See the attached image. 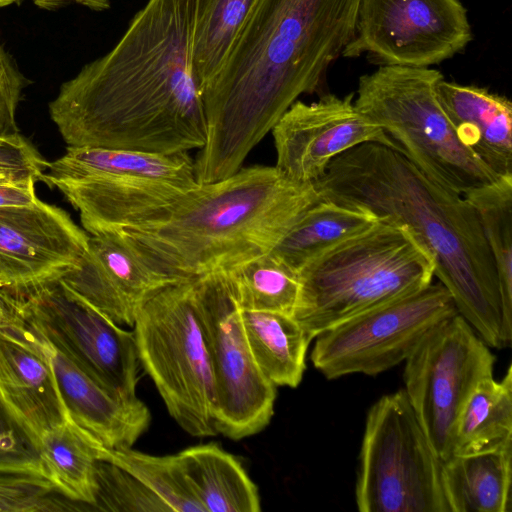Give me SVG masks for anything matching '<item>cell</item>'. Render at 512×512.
<instances>
[{
    "instance_id": "9",
    "label": "cell",
    "mask_w": 512,
    "mask_h": 512,
    "mask_svg": "<svg viewBox=\"0 0 512 512\" xmlns=\"http://www.w3.org/2000/svg\"><path fill=\"white\" fill-rule=\"evenodd\" d=\"M22 317L110 392L135 397L140 366L133 330L85 302L57 276L5 288Z\"/></svg>"
},
{
    "instance_id": "17",
    "label": "cell",
    "mask_w": 512,
    "mask_h": 512,
    "mask_svg": "<svg viewBox=\"0 0 512 512\" xmlns=\"http://www.w3.org/2000/svg\"><path fill=\"white\" fill-rule=\"evenodd\" d=\"M58 277L113 322L130 327L149 297L176 283L149 268L110 231L90 234L78 263Z\"/></svg>"
},
{
    "instance_id": "37",
    "label": "cell",
    "mask_w": 512,
    "mask_h": 512,
    "mask_svg": "<svg viewBox=\"0 0 512 512\" xmlns=\"http://www.w3.org/2000/svg\"><path fill=\"white\" fill-rule=\"evenodd\" d=\"M40 9L57 10L70 4H78L94 11H104L110 7V0H32Z\"/></svg>"
},
{
    "instance_id": "11",
    "label": "cell",
    "mask_w": 512,
    "mask_h": 512,
    "mask_svg": "<svg viewBox=\"0 0 512 512\" xmlns=\"http://www.w3.org/2000/svg\"><path fill=\"white\" fill-rule=\"evenodd\" d=\"M455 314L448 290L432 282L320 333L310 359L330 380L378 375L404 362L434 326Z\"/></svg>"
},
{
    "instance_id": "35",
    "label": "cell",
    "mask_w": 512,
    "mask_h": 512,
    "mask_svg": "<svg viewBox=\"0 0 512 512\" xmlns=\"http://www.w3.org/2000/svg\"><path fill=\"white\" fill-rule=\"evenodd\" d=\"M30 81L0 43V138L19 135L16 110L22 91Z\"/></svg>"
},
{
    "instance_id": "16",
    "label": "cell",
    "mask_w": 512,
    "mask_h": 512,
    "mask_svg": "<svg viewBox=\"0 0 512 512\" xmlns=\"http://www.w3.org/2000/svg\"><path fill=\"white\" fill-rule=\"evenodd\" d=\"M88 237L66 211L40 199L0 206V288L59 275L78 263Z\"/></svg>"
},
{
    "instance_id": "34",
    "label": "cell",
    "mask_w": 512,
    "mask_h": 512,
    "mask_svg": "<svg viewBox=\"0 0 512 512\" xmlns=\"http://www.w3.org/2000/svg\"><path fill=\"white\" fill-rule=\"evenodd\" d=\"M38 150L22 135L0 138V176L12 181H42L48 169Z\"/></svg>"
},
{
    "instance_id": "6",
    "label": "cell",
    "mask_w": 512,
    "mask_h": 512,
    "mask_svg": "<svg viewBox=\"0 0 512 512\" xmlns=\"http://www.w3.org/2000/svg\"><path fill=\"white\" fill-rule=\"evenodd\" d=\"M441 79L436 69L384 64L360 77L354 104L429 179L464 196L502 177L457 137L437 97Z\"/></svg>"
},
{
    "instance_id": "29",
    "label": "cell",
    "mask_w": 512,
    "mask_h": 512,
    "mask_svg": "<svg viewBox=\"0 0 512 512\" xmlns=\"http://www.w3.org/2000/svg\"><path fill=\"white\" fill-rule=\"evenodd\" d=\"M223 276L240 310L293 314L299 275L271 251L233 267Z\"/></svg>"
},
{
    "instance_id": "26",
    "label": "cell",
    "mask_w": 512,
    "mask_h": 512,
    "mask_svg": "<svg viewBox=\"0 0 512 512\" xmlns=\"http://www.w3.org/2000/svg\"><path fill=\"white\" fill-rule=\"evenodd\" d=\"M48 479L71 501L94 503V470L102 447L94 437L68 419L40 436Z\"/></svg>"
},
{
    "instance_id": "25",
    "label": "cell",
    "mask_w": 512,
    "mask_h": 512,
    "mask_svg": "<svg viewBox=\"0 0 512 512\" xmlns=\"http://www.w3.org/2000/svg\"><path fill=\"white\" fill-rule=\"evenodd\" d=\"M512 443V366L500 380L483 379L456 421L451 455L499 449ZM450 455V456H451Z\"/></svg>"
},
{
    "instance_id": "27",
    "label": "cell",
    "mask_w": 512,
    "mask_h": 512,
    "mask_svg": "<svg viewBox=\"0 0 512 512\" xmlns=\"http://www.w3.org/2000/svg\"><path fill=\"white\" fill-rule=\"evenodd\" d=\"M258 0H196L191 66L199 90L219 71Z\"/></svg>"
},
{
    "instance_id": "38",
    "label": "cell",
    "mask_w": 512,
    "mask_h": 512,
    "mask_svg": "<svg viewBox=\"0 0 512 512\" xmlns=\"http://www.w3.org/2000/svg\"><path fill=\"white\" fill-rule=\"evenodd\" d=\"M25 0H0V8L10 6L13 4H21Z\"/></svg>"
},
{
    "instance_id": "39",
    "label": "cell",
    "mask_w": 512,
    "mask_h": 512,
    "mask_svg": "<svg viewBox=\"0 0 512 512\" xmlns=\"http://www.w3.org/2000/svg\"><path fill=\"white\" fill-rule=\"evenodd\" d=\"M7 182H17V181H12V180H9L7 178H4V177L0 176V183H7Z\"/></svg>"
},
{
    "instance_id": "31",
    "label": "cell",
    "mask_w": 512,
    "mask_h": 512,
    "mask_svg": "<svg viewBox=\"0 0 512 512\" xmlns=\"http://www.w3.org/2000/svg\"><path fill=\"white\" fill-rule=\"evenodd\" d=\"M93 510L171 512L170 507L134 475L120 466L97 460Z\"/></svg>"
},
{
    "instance_id": "32",
    "label": "cell",
    "mask_w": 512,
    "mask_h": 512,
    "mask_svg": "<svg viewBox=\"0 0 512 512\" xmlns=\"http://www.w3.org/2000/svg\"><path fill=\"white\" fill-rule=\"evenodd\" d=\"M0 473L48 479L40 437L0 396Z\"/></svg>"
},
{
    "instance_id": "14",
    "label": "cell",
    "mask_w": 512,
    "mask_h": 512,
    "mask_svg": "<svg viewBox=\"0 0 512 512\" xmlns=\"http://www.w3.org/2000/svg\"><path fill=\"white\" fill-rule=\"evenodd\" d=\"M355 93L322 96L312 103L295 101L273 126L276 170L286 179L315 183L329 164L346 151L378 143L402 153L385 131L355 107Z\"/></svg>"
},
{
    "instance_id": "10",
    "label": "cell",
    "mask_w": 512,
    "mask_h": 512,
    "mask_svg": "<svg viewBox=\"0 0 512 512\" xmlns=\"http://www.w3.org/2000/svg\"><path fill=\"white\" fill-rule=\"evenodd\" d=\"M194 297L212 371L217 434L232 440L254 435L273 417L276 386L252 356L223 273L194 279Z\"/></svg>"
},
{
    "instance_id": "23",
    "label": "cell",
    "mask_w": 512,
    "mask_h": 512,
    "mask_svg": "<svg viewBox=\"0 0 512 512\" xmlns=\"http://www.w3.org/2000/svg\"><path fill=\"white\" fill-rule=\"evenodd\" d=\"M381 218L372 212L322 198L286 232L271 253L295 272Z\"/></svg>"
},
{
    "instance_id": "3",
    "label": "cell",
    "mask_w": 512,
    "mask_h": 512,
    "mask_svg": "<svg viewBox=\"0 0 512 512\" xmlns=\"http://www.w3.org/2000/svg\"><path fill=\"white\" fill-rule=\"evenodd\" d=\"M322 198L366 209L409 228L435 261L434 277L490 348L506 347L496 267L467 199L378 143L336 157L315 183Z\"/></svg>"
},
{
    "instance_id": "12",
    "label": "cell",
    "mask_w": 512,
    "mask_h": 512,
    "mask_svg": "<svg viewBox=\"0 0 512 512\" xmlns=\"http://www.w3.org/2000/svg\"><path fill=\"white\" fill-rule=\"evenodd\" d=\"M495 356L455 314L434 326L404 361V392L433 449L451 455L458 416L475 387L493 376Z\"/></svg>"
},
{
    "instance_id": "8",
    "label": "cell",
    "mask_w": 512,
    "mask_h": 512,
    "mask_svg": "<svg viewBox=\"0 0 512 512\" xmlns=\"http://www.w3.org/2000/svg\"><path fill=\"white\" fill-rule=\"evenodd\" d=\"M360 512H450L442 460L400 389L369 409L359 454Z\"/></svg>"
},
{
    "instance_id": "18",
    "label": "cell",
    "mask_w": 512,
    "mask_h": 512,
    "mask_svg": "<svg viewBox=\"0 0 512 512\" xmlns=\"http://www.w3.org/2000/svg\"><path fill=\"white\" fill-rule=\"evenodd\" d=\"M436 92L459 140L499 177H512V104L487 89L441 79Z\"/></svg>"
},
{
    "instance_id": "33",
    "label": "cell",
    "mask_w": 512,
    "mask_h": 512,
    "mask_svg": "<svg viewBox=\"0 0 512 512\" xmlns=\"http://www.w3.org/2000/svg\"><path fill=\"white\" fill-rule=\"evenodd\" d=\"M61 497L64 496L54 485L42 477L22 474L0 477V512L82 510L79 503Z\"/></svg>"
},
{
    "instance_id": "13",
    "label": "cell",
    "mask_w": 512,
    "mask_h": 512,
    "mask_svg": "<svg viewBox=\"0 0 512 512\" xmlns=\"http://www.w3.org/2000/svg\"><path fill=\"white\" fill-rule=\"evenodd\" d=\"M472 39L459 0H361L345 57L368 53L388 65L428 67L462 51Z\"/></svg>"
},
{
    "instance_id": "20",
    "label": "cell",
    "mask_w": 512,
    "mask_h": 512,
    "mask_svg": "<svg viewBox=\"0 0 512 512\" xmlns=\"http://www.w3.org/2000/svg\"><path fill=\"white\" fill-rule=\"evenodd\" d=\"M42 181L87 179L151 180L181 185L198 183L194 160L188 153L158 154L137 150L98 147H67L66 153L49 162Z\"/></svg>"
},
{
    "instance_id": "1",
    "label": "cell",
    "mask_w": 512,
    "mask_h": 512,
    "mask_svg": "<svg viewBox=\"0 0 512 512\" xmlns=\"http://www.w3.org/2000/svg\"><path fill=\"white\" fill-rule=\"evenodd\" d=\"M196 0H148L117 44L49 103L67 147L188 153L206 141L191 66Z\"/></svg>"
},
{
    "instance_id": "4",
    "label": "cell",
    "mask_w": 512,
    "mask_h": 512,
    "mask_svg": "<svg viewBox=\"0 0 512 512\" xmlns=\"http://www.w3.org/2000/svg\"><path fill=\"white\" fill-rule=\"evenodd\" d=\"M321 199L314 183L292 182L274 166L256 165L197 183L138 223L107 231L153 271L181 282L270 252Z\"/></svg>"
},
{
    "instance_id": "15",
    "label": "cell",
    "mask_w": 512,
    "mask_h": 512,
    "mask_svg": "<svg viewBox=\"0 0 512 512\" xmlns=\"http://www.w3.org/2000/svg\"><path fill=\"white\" fill-rule=\"evenodd\" d=\"M0 331L38 348L49 360L68 417L109 449L131 448L151 421L148 407L137 397L116 395L76 365L35 329L0 288Z\"/></svg>"
},
{
    "instance_id": "28",
    "label": "cell",
    "mask_w": 512,
    "mask_h": 512,
    "mask_svg": "<svg viewBox=\"0 0 512 512\" xmlns=\"http://www.w3.org/2000/svg\"><path fill=\"white\" fill-rule=\"evenodd\" d=\"M464 197L474 208L492 255L500 288L506 346L512 340V177L475 189Z\"/></svg>"
},
{
    "instance_id": "30",
    "label": "cell",
    "mask_w": 512,
    "mask_h": 512,
    "mask_svg": "<svg viewBox=\"0 0 512 512\" xmlns=\"http://www.w3.org/2000/svg\"><path fill=\"white\" fill-rule=\"evenodd\" d=\"M99 460L114 463L134 475L172 511L204 512L190 489L177 454L156 456L132 448L102 447Z\"/></svg>"
},
{
    "instance_id": "22",
    "label": "cell",
    "mask_w": 512,
    "mask_h": 512,
    "mask_svg": "<svg viewBox=\"0 0 512 512\" xmlns=\"http://www.w3.org/2000/svg\"><path fill=\"white\" fill-rule=\"evenodd\" d=\"M190 489L204 512H258L260 495L241 463L215 443L177 453Z\"/></svg>"
},
{
    "instance_id": "19",
    "label": "cell",
    "mask_w": 512,
    "mask_h": 512,
    "mask_svg": "<svg viewBox=\"0 0 512 512\" xmlns=\"http://www.w3.org/2000/svg\"><path fill=\"white\" fill-rule=\"evenodd\" d=\"M0 396L39 437L69 419L44 353L31 343L2 331Z\"/></svg>"
},
{
    "instance_id": "5",
    "label": "cell",
    "mask_w": 512,
    "mask_h": 512,
    "mask_svg": "<svg viewBox=\"0 0 512 512\" xmlns=\"http://www.w3.org/2000/svg\"><path fill=\"white\" fill-rule=\"evenodd\" d=\"M435 261L416 235L381 218L299 272L293 318L313 341L320 333L433 282Z\"/></svg>"
},
{
    "instance_id": "24",
    "label": "cell",
    "mask_w": 512,
    "mask_h": 512,
    "mask_svg": "<svg viewBox=\"0 0 512 512\" xmlns=\"http://www.w3.org/2000/svg\"><path fill=\"white\" fill-rule=\"evenodd\" d=\"M252 356L262 374L276 387L296 388L306 369L312 340L292 315L240 310Z\"/></svg>"
},
{
    "instance_id": "7",
    "label": "cell",
    "mask_w": 512,
    "mask_h": 512,
    "mask_svg": "<svg viewBox=\"0 0 512 512\" xmlns=\"http://www.w3.org/2000/svg\"><path fill=\"white\" fill-rule=\"evenodd\" d=\"M132 327L140 365L170 416L192 436L216 435L214 384L194 279L154 293L137 311Z\"/></svg>"
},
{
    "instance_id": "36",
    "label": "cell",
    "mask_w": 512,
    "mask_h": 512,
    "mask_svg": "<svg viewBox=\"0 0 512 512\" xmlns=\"http://www.w3.org/2000/svg\"><path fill=\"white\" fill-rule=\"evenodd\" d=\"M36 182L30 178L0 183V206L27 205L35 202L38 199L35 192Z\"/></svg>"
},
{
    "instance_id": "21",
    "label": "cell",
    "mask_w": 512,
    "mask_h": 512,
    "mask_svg": "<svg viewBox=\"0 0 512 512\" xmlns=\"http://www.w3.org/2000/svg\"><path fill=\"white\" fill-rule=\"evenodd\" d=\"M450 512L512 510V443L499 449L451 455L442 461Z\"/></svg>"
},
{
    "instance_id": "2",
    "label": "cell",
    "mask_w": 512,
    "mask_h": 512,
    "mask_svg": "<svg viewBox=\"0 0 512 512\" xmlns=\"http://www.w3.org/2000/svg\"><path fill=\"white\" fill-rule=\"evenodd\" d=\"M361 0H258L201 90L206 141L198 183L225 179L303 94L316 91L355 33Z\"/></svg>"
}]
</instances>
